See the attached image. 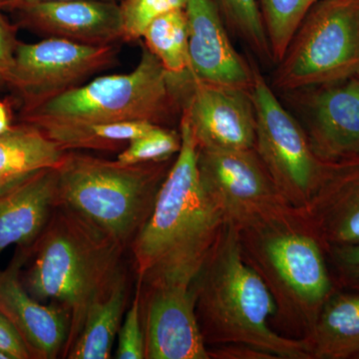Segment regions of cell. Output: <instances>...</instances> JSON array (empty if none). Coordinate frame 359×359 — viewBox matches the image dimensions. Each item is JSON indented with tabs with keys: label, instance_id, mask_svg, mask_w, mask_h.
I'll return each mask as SVG.
<instances>
[{
	"label": "cell",
	"instance_id": "cell-21",
	"mask_svg": "<svg viewBox=\"0 0 359 359\" xmlns=\"http://www.w3.org/2000/svg\"><path fill=\"white\" fill-rule=\"evenodd\" d=\"M128 280L121 269L109 289L90 306L83 327L65 358L108 359L126 309Z\"/></svg>",
	"mask_w": 359,
	"mask_h": 359
},
{
	"label": "cell",
	"instance_id": "cell-17",
	"mask_svg": "<svg viewBox=\"0 0 359 359\" xmlns=\"http://www.w3.org/2000/svg\"><path fill=\"white\" fill-rule=\"evenodd\" d=\"M189 55L196 79L250 89L252 65L231 44L214 0H187Z\"/></svg>",
	"mask_w": 359,
	"mask_h": 359
},
{
	"label": "cell",
	"instance_id": "cell-22",
	"mask_svg": "<svg viewBox=\"0 0 359 359\" xmlns=\"http://www.w3.org/2000/svg\"><path fill=\"white\" fill-rule=\"evenodd\" d=\"M141 39L144 40V46L159 60L175 86L187 98L192 91L196 78L191 68L184 9L152 21Z\"/></svg>",
	"mask_w": 359,
	"mask_h": 359
},
{
	"label": "cell",
	"instance_id": "cell-31",
	"mask_svg": "<svg viewBox=\"0 0 359 359\" xmlns=\"http://www.w3.org/2000/svg\"><path fill=\"white\" fill-rule=\"evenodd\" d=\"M0 351L9 359H32L22 337L11 321L0 313Z\"/></svg>",
	"mask_w": 359,
	"mask_h": 359
},
{
	"label": "cell",
	"instance_id": "cell-28",
	"mask_svg": "<svg viewBox=\"0 0 359 359\" xmlns=\"http://www.w3.org/2000/svg\"><path fill=\"white\" fill-rule=\"evenodd\" d=\"M143 297L141 285H137L136 294L118 332V359L145 358V335L143 327Z\"/></svg>",
	"mask_w": 359,
	"mask_h": 359
},
{
	"label": "cell",
	"instance_id": "cell-11",
	"mask_svg": "<svg viewBox=\"0 0 359 359\" xmlns=\"http://www.w3.org/2000/svg\"><path fill=\"white\" fill-rule=\"evenodd\" d=\"M143 295L145 358L210 359L193 285H158Z\"/></svg>",
	"mask_w": 359,
	"mask_h": 359
},
{
	"label": "cell",
	"instance_id": "cell-1",
	"mask_svg": "<svg viewBox=\"0 0 359 359\" xmlns=\"http://www.w3.org/2000/svg\"><path fill=\"white\" fill-rule=\"evenodd\" d=\"M179 130L181 149L131 244L142 287L193 285L226 224L201 184L198 143L185 116Z\"/></svg>",
	"mask_w": 359,
	"mask_h": 359
},
{
	"label": "cell",
	"instance_id": "cell-32",
	"mask_svg": "<svg viewBox=\"0 0 359 359\" xmlns=\"http://www.w3.org/2000/svg\"><path fill=\"white\" fill-rule=\"evenodd\" d=\"M57 1V0H0V8L2 11H13L18 7L26 6V4H36V2ZM108 1L121 2V0H108Z\"/></svg>",
	"mask_w": 359,
	"mask_h": 359
},
{
	"label": "cell",
	"instance_id": "cell-7",
	"mask_svg": "<svg viewBox=\"0 0 359 359\" xmlns=\"http://www.w3.org/2000/svg\"><path fill=\"white\" fill-rule=\"evenodd\" d=\"M359 76V0H318L294 33L273 84L287 92Z\"/></svg>",
	"mask_w": 359,
	"mask_h": 359
},
{
	"label": "cell",
	"instance_id": "cell-30",
	"mask_svg": "<svg viewBox=\"0 0 359 359\" xmlns=\"http://www.w3.org/2000/svg\"><path fill=\"white\" fill-rule=\"evenodd\" d=\"M0 8V92L8 88L15 58L16 48L20 43L15 25L7 20Z\"/></svg>",
	"mask_w": 359,
	"mask_h": 359
},
{
	"label": "cell",
	"instance_id": "cell-10",
	"mask_svg": "<svg viewBox=\"0 0 359 359\" xmlns=\"http://www.w3.org/2000/svg\"><path fill=\"white\" fill-rule=\"evenodd\" d=\"M116 45L93 46L46 37L36 43L20 41L8 88L20 103V113L39 107L76 88L91 75L115 62Z\"/></svg>",
	"mask_w": 359,
	"mask_h": 359
},
{
	"label": "cell",
	"instance_id": "cell-24",
	"mask_svg": "<svg viewBox=\"0 0 359 359\" xmlns=\"http://www.w3.org/2000/svg\"><path fill=\"white\" fill-rule=\"evenodd\" d=\"M318 0H259L271 61L278 65L306 14Z\"/></svg>",
	"mask_w": 359,
	"mask_h": 359
},
{
	"label": "cell",
	"instance_id": "cell-9",
	"mask_svg": "<svg viewBox=\"0 0 359 359\" xmlns=\"http://www.w3.org/2000/svg\"><path fill=\"white\" fill-rule=\"evenodd\" d=\"M201 184L224 223L238 231L256 228L294 211L254 149L199 147Z\"/></svg>",
	"mask_w": 359,
	"mask_h": 359
},
{
	"label": "cell",
	"instance_id": "cell-23",
	"mask_svg": "<svg viewBox=\"0 0 359 359\" xmlns=\"http://www.w3.org/2000/svg\"><path fill=\"white\" fill-rule=\"evenodd\" d=\"M65 151H116L155 126L149 122H46L34 125Z\"/></svg>",
	"mask_w": 359,
	"mask_h": 359
},
{
	"label": "cell",
	"instance_id": "cell-16",
	"mask_svg": "<svg viewBox=\"0 0 359 359\" xmlns=\"http://www.w3.org/2000/svg\"><path fill=\"white\" fill-rule=\"evenodd\" d=\"M302 216L323 250L359 244V155L325 162Z\"/></svg>",
	"mask_w": 359,
	"mask_h": 359
},
{
	"label": "cell",
	"instance_id": "cell-13",
	"mask_svg": "<svg viewBox=\"0 0 359 359\" xmlns=\"http://www.w3.org/2000/svg\"><path fill=\"white\" fill-rule=\"evenodd\" d=\"M304 92L306 131L323 162L359 155V76L299 90Z\"/></svg>",
	"mask_w": 359,
	"mask_h": 359
},
{
	"label": "cell",
	"instance_id": "cell-34",
	"mask_svg": "<svg viewBox=\"0 0 359 359\" xmlns=\"http://www.w3.org/2000/svg\"><path fill=\"white\" fill-rule=\"evenodd\" d=\"M0 359H9L8 356L6 355V353H2V351H0Z\"/></svg>",
	"mask_w": 359,
	"mask_h": 359
},
{
	"label": "cell",
	"instance_id": "cell-5",
	"mask_svg": "<svg viewBox=\"0 0 359 359\" xmlns=\"http://www.w3.org/2000/svg\"><path fill=\"white\" fill-rule=\"evenodd\" d=\"M171 160L124 165L68 151L57 168L58 205L126 249L150 217Z\"/></svg>",
	"mask_w": 359,
	"mask_h": 359
},
{
	"label": "cell",
	"instance_id": "cell-8",
	"mask_svg": "<svg viewBox=\"0 0 359 359\" xmlns=\"http://www.w3.org/2000/svg\"><path fill=\"white\" fill-rule=\"evenodd\" d=\"M250 95L256 112L255 150L287 203L304 209L318 188L325 162L255 65Z\"/></svg>",
	"mask_w": 359,
	"mask_h": 359
},
{
	"label": "cell",
	"instance_id": "cell-18",
	"mask_svg": "<svg viewBox=\"0 0 359 359\" xmlns=\"http://www.w3.org/2000/svg\"><path fill=\"white\" fill-rule=\"evenodd\" d=\"M57 168L43 170L0 194V256L16 245L30 250L58 205Z\"/></svg>",
	"mask_w": 359,
	"mask_h": 359
},
{
	"label": "cell",
	"instance_id": "cell-2",
	"mask_svg": "<svg viewBox=\"0 0 359 359\" xmlns=\"http://www.w3.org/2000/svg\"><path fill=\"white\" fill-rule=\"evenodd\" d=\"M193 287L207 346H248L273 359H313L306 339L285 337L271 327L275 299L245 261L236 226L224 224Z\"/></svg>",
	"mask_w": 359,
	"mask_h": 359
},
{
	"label": "cell",
	"instance_id": "cell-33",
	"mask_svg": "<svg viewBox=\"0 0 359 359\" xmlns=\"http://www.w3.org/2000/svg\"><path fill=\"white\" fill-rule=\"evenodd\" d=\"M13 127L8 104L0 100V135L6 133Z\"/></svg>",
	"mask_w": 359,
	"mask_h": 359
},
{
	"label": "cell",
	"instance_id": "cell-25",
	"mask_svg": "<svg viewBox=\"0 0 359 359\" xmlns=\"http://www.w3.org/2000/svg\"><path fill=\"white\" fill-rule=\"evenodd\" d=\"M224 22L259 58L271 60L266 29L257 0H214Z\"/></svg>",
	"mask_w": 359,
	"mask_h": 359
},
{
	"label": "cell",
	"instance_id": "cell-3",
	"mask_svg": "<svg viewBox=\"0 0 359 359\" xmlns=\"http://www.w3.org/2000/svg\"><path fill=\"white\" fill-rule=\"evenodd\" d=\"M125 248L65 205H58L32 249L23 285L37 301H48L69 316L62 358L77 339L90 306L121 271Z\"/></svg>",
	"mask_w": 359,
	"mask_h": 359
},
{
	"label": "cell",
	"instance_id": "cell-4",
	"mask_svg": "<svg viewBox=\"0 0 359 359\" xmlns=\"http://www.w3.org/2000/svg\"><path fill=\"white\" fill-rule=\"evenodd\" d=\"M238 233L245 261L275 299L276 316L297 330V339H306L337 285L301 210Z\"/></svg>",
	"mask_w": 359,
	"mask_h": 359
},
{
	"label": "cell",
	"instance_id": "cell-29",
	"mask_svg": "<svg viewBox=\"0 0 359 359\" xmlns=\"http://www.w3.org/2000/svg\"><path fill=\"white\" fill-rule=\"evenodd\" d=\"M325 252L337 287L359 292V244L332 245Z\"/></svg>",
	"mask_w": 359,
	"mask_h": 359
},
{
	"label": "cell",
	"instance_id": "cell-15",
	"mask_svg": "<svg viewBox=\"0 0 359 359\" xmlns=\"http://www.w3.org/2000/svg\"><path fill=\"white\" fill-rule=\"evenodd\" d=\"M13 11L18 25L46 37L93 46L123 41L120 2L57 0L26 4Z\"/></svg>",
	"mask_w": 359,
	"mask_h": 359
},
{
	"label": "cell",
	"instance_id": "cell-27",
	"mask_svg": "<svg viewBox=\"0 0 359 359\" xmlns=\"http://www.w3.org/2000/svg\"><path fill=\"white\" fill-rule=\"evenodd\" d=\"M187 0H121L123 41L140 40L152 21L160 16L185 9Z\"/></svg>",
	"mask_w": 359,
	"mask_h": 359
},
{
	"label": "cell",
	"instance_id": "cell-6",
	"mask_svg": "<svg viewBox=\"0 0 359 359\" xmlns=\"http://www.w3.org/2000/svg\"><path fill=\"white\" fill-rule=\"evenodd\" d=\"M183 98L159 60L142 46L136 68L104 75L20 113V122H149L165 126L182 115Z\"/></svg>",
	"mask_w": 359,
	"mask_h": 359
},
{
	"label": "cell",
	"instance_id": "cell-19",
	"mask_svg": "<svg viewBox=\"0 0 359 359\" xmlns=\"http://www.w3.org/2000/svg\"><path fill=\"white\" fill-rule=\"evenodd\" d=\"M67 152L34 125H13L0 135V194L43 170L58 168Z\"/></svg>",
	"mask_w": 359,
	"mask_h": 359
},
{
	"label": "cell",
	"instance_id": "cell-14",
	"mask_svg": "<svg viewBox=\"0 0 359 359\" xmlns=\"http://www.w3.org/2000/svg\"><path fill=\"white\" fill-rule=\"evenodd\" d=\"M29 250H16L6 269H0V313L11 321L22 337L32 359H54L63 355L69 316L62 309L37 301L21 278Z\"/></svg>",
	"mask_w": 359,
	"mask_h": 359
},
{
	"label": "cell",
	"instance_id": "cell-20",
	"mask_svg": "<svg viewBox=\"0 0 359 359\" xmlns=\"http://www.w3.org/2000/svg\"><path fill=\"white\" fill-rule=\"evenodd\" d=\"M313 359L356 358L359 354V292L337 287L304 339Z\"/></svg>",
	"mask_w": 359,
	"mask_h": 359
},
{
	"label": "cell",
	"instance_id": "cell-26",
	"mask_svg": "<svg viewBox=\"0 0 359 359\" xmlns=\"http://www.w3.org/2000/svg\"><path fill=\"white\" fill-rule=\"evenodd\" d=\"M182 145L181 133L166 126L157 125L147 134L134 139L117 156L124 165L161 162L178 154Z\"/></svg>",
	"mask_w": 359,
	"mask_h": 359
},
{
	"label": "cell",
	"instance_id": "cell-12",
	"mask_svg": "<svg viewBox=\"0 0 359 359\" xmlns=\"http://www.w3.org/2000/svg\"><path fill=\"white\" fill-rule=\"evenodd\" d=\"M199 147L255 148L256 112L250 89L195 79L182 110Z\"/></svg>",
	"mask_w": 359,
	"mask_h": 359
},
{
	"label": "cell",
	"instance_id": "cell-35",
	"mask_svg": "<svg viewBox=\"0 0 359 359\" xmlns=\"http://www.w3.org/2000/svg\"><path fill=\"white\" fill-rule=\"evenodd\" d=\"M356 358H359V354H358V356H356Z\"/></svg>",
	"mask_w": 359,
	"mask_h": 359
}]
</instances>
